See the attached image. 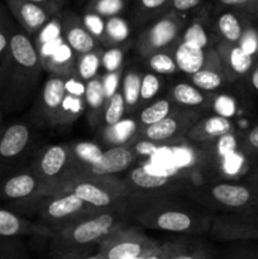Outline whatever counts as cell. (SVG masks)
<instances>
[{
  "label": "cell",
  "instance_id": "1",
  "mask_svg": "<svg viewBox=\"0 0 258 259\" xmlns=\"http://www.w3.org/2000/svg\"><path fill=\"white\" fill-rule=\"evenodd\" d=\"M115 220L111 214H101L95 218L66 227L57 242L60 259H81V250L94 243H100L114 232Z\"/></svg>",
  "mask_w": 258,
  "mask_h": 259
},
{
  "label": "cell",
  "instance_id": "2",
  "mask_svg": "<svg viewBox=\"0 0 258 259\" xmlns=\"http://www.w3.org/2000/svg\"><path fill=\"white\" fill-rule=\"evenodd\" d=\"M158 247L153 240L132 230H114L100 242L103 259H126L147 254Z\"/></svg>",
  "mask_w": 258,
  "mask_h": 259
},
{
  "label": "cell",
  "instance_id": "3",
  "mask_svg": "<svg viewBox=\"0 0 258 259\" xmlns=\"http://www.w3.org/2000/svg\"><path fill=\"white\" fill-rule=\"evenodd\" d=\"M181 29L182 20L180 14L169 10L146 32L142 33L138 40L139 51L143 55H153L161 52V50H166L176 42Z\"/></svg>",
  "mask_w": 258,
  "mask_h": 259
},
{
  "label": "cell",
  "instance_id": "4",
  "mask_svg": "<svg viewBox=\"0 0 258 259\" xmlns=\"http://www.w3.org/2000/svg\"><path fill=\"white\" fill-rule=\"evenodd\" d=\"M7 7L28 35L39 34L53 15L47 8L28 0H7Z\"/></svg>",
  "mask_w": 258,
  "mask_h": 259
},
{
  "label": "cell",
  "instance_id": "5",
  "mask_svg": "<svg viewBox=\"0 0 258 259\" xmlns=\"http://www.w3.org/2000/svg\"><path fill=\"white\" fill-rule=\"evenodd\" d=\"M61 29L66 45L72 52L82 56L95 51V38L86 29L82 19H80L75 13H66L63 15Z\"/></svg>",
  "mask_w": 258,
  "mask_h": 259
},
{
  "label": "cell",
  "instance_id": "6",
  "mask_svg": "<svg viewBox=\"0 0 258 259\" xmlns=\"http://www.w3.org/2000/svg\"><path fill=\"white\" fill-rule=\"evenodd\" d=\"M194 116L195 115H192V114H187V115H180V114L172 115L171 114L163 120L146 126L143 132L144 138H146V141L154 144L172 141V139L181 136L185 131L189 132V129L194 125L192 124L194 123Z\"/></svg>",
  "mask_w": 258,
  "mask_h": 259
},
{
  "label": "cell",
  "instance_id": "7",
  "mask_svg": "<svg viewBox=\"0 0 258 259\" xmlns=\"http://www.w3.org/2000/svg\"><path fill=\"white\" fill-rule=\"evenodd\" d=\"M217 53L225 76L230 80L248 75L254 67V57L245 53L238 45L220 42Z\"/></svg>",
  "mask_w": 258,
  "mask_h": 259
},
{
  "label": "cell",
  "instance_id": "8",
  "mask_svg": "<svg viewBox=\"0 0 258 259\" xmlns=\"http://www.w3.org/2000/svg\"><path fill=\"white\" fill-rule=\"evenodd\" d=\"M30 141V131L25 124L9 125L0 133V169L24 152Z\"/></svg>",
  "mask_w": 258,
  "mask_h": 259
},
{
  "label": "cell",
  "instance_id": "9",
  "mask_svg": "<svg viewBox=\"0 0 258 259\" xmlns=\"http://www.w3.org/2000/svg\"><path fill=\"white\" fill-rule=\"evenodd\" d=\"M210 192L215 201L232 209H242L258 202L257 190L244 185L218 184Z\"/></svg>",
  "mask_w": 258,
  "mask_h": 259
},
{
  "label": "cell",
  "instance_id": "10",
  "mask_svg": "<svg viewBox=\"0 0 258 259\" xmlns=\"http://www.w3.org/2000/svg\"><path fill=\"white\" fill-rule=\"evenodd\" d=\"M8 60L24 68L28 72L37 68L39 63V53L27 33L17 29L13 30L9 40Z\"/></svg>",
  "mask_w": 258,
  "mask_h": 259
},
{
  "label": "cell",
  "instance_id": "11",
  "mask_svg": "<svg viewBox=\"0 0 258 259\" xmlns=\"http://www.w3.org/2000/svg\"><path fill=\"white\" fill-rule=\"evenodd\" d=\"M134 162V153L126 147L116 146L105 151L96 163L89 167L91 175L98 177L110 176L129 168Z\"/></svg>",
  "mask_w": 258,
  "mask_h": 259
},
{
  "label": "cell",
  "instance_id": "12",
  "mask_svg": "<svg viewBox=\"0 0 258 259\" xmlns=\"http://www.w3.org/2000/svg\"><path fill=\"white\" fill-rule=\"evenodd\" d=\"M40 179L37 175L18 174L0 184V195L13 201H24L39 192Z\"/></svg>",
  "mask_w": 258,
  "mask_h": 259
},
{
  "label": "cell",
  "instance_id": "13",
  "mask_svg": "<svg viewBox=\"0 0 258 259\" xmlns=\"http://www.w3.org/2000/svg\"><path fill=\"white\" fill-rule=\"evenodd\" d=\"M249 24L248 14L240 10L230 9L218 15L215 28L223 38V42L229 45H238L242 39L243 33Z\"/></svg>",
  "mask_w": 258,
  "mask_h": 259
},
{
  "label": "cell",
  "instance_id": "14",
  "mask_svg": "<svg viewBox=\"0 0 258 259\" xmlns=\"http://www.w3.org/2000/svg\"><path fill=\"white\" fill-rule=\"evenodd\" d=\"M233 124L230 119L219 115H211L195 123L187 132V137L192 141L202 142L219 139L225 134L233 133Z\"/></svg>",
  "mask_w": 258,
  "mask_h": 259
},
{
  "label": "cell",
  "instance_id": "15",
  "mask_svg": "<svg viewBox=\"0 0 258 259\" xmlns=\"http://www.w3.org/2000/svg\"><path fill=\"white\" fill-rule=\"evenodd\" d=\"M174 60L177 70L186 75H194L206 65L205 50L184 40L176 46Z\"/></svg>",
  "mask_w": 258,
  "mask_h": 259
},
{
  "label": "cell",
  "instance_id": "16",
  "mask_svg": "<svg viewBox=\"0 0 258 259\" xmlns=\"http://www.w3.org/2000/svg\"><path fill=\"white\" fill-rule=\"evenodd\" d=\"M88 204L82 201L78 196H76L73 192L65 195V196L57 197L46 205L43 214L47 219L56 220V222H62V220L71 219L75 215L82 212Z\"/></svg>",
  "mask_w": 258,
  "mask_h": 259
},
{
  "label": "cell",
  "instance_id": "17",
  "mask_svg": "<svg viewBox=\"0 0 258 259\" xmlns=\"http://www.w3.org/2000/svg\"><path fill=\"white\" fill-rule=\"evenodd\" d=\"M68 162V152L62 146H51L42 153L38 161V171L35 175L38 177L53 179L58 176Z\"/></svg>",
  "mask_w": 258,
  "mask_h": 259
},
{
  "label": "cell",
  "instance_id": "18",
  "mask_svg": "<svg viewBox=\"0 0 258 259\" xmlns=\"http://www.w3.org/2000/svg\"><path fill=\"white\" fill-rule=\"evenodd\" d=\"M76 196L80 197L85 204L95 207L110 206L114 202V195L101 185L94 181H81L75 185L72 190Z\"/></svg>",
  "mask_w": 258,
  "mask_h": 259
},
{
  "label": "cell",
  "instance_id": "19",
  "mask_svg": "<svg viewBox=\"0 0 258 259\" xmlns=\"http://www.w3.org/2000/svg\"><path fill=\"white\" fill-rule=\"evenodd\" d=\"M67 93H66V81L60 76L51 77L45 83L42 91V105L50 115L60 113L62 110L63 101H65Z\"/></svg>",
  "mask_w": 258,
  "mask_h": 259
},
{
  "label": "cell",
  "instance_id": "20",
  "mask_svg": "<svg viewBox=\"0 0 258 259\" xmlns=\"http://www.w3.org/2000/svg\"><path fill=\"white\" fill-rule=\"evenodd\" d=\"M225 78H227V76H225L222 63L219 61L215 65V67L207 65L206 62L204 68H201L196 73L191 75V82L200 91L210 93V91H215L222 88L225 82Z\"/></svg>",
  "mask_w": 258,
  "mask_h": 259
},
{
  "label": "cell",
  "instance_id": "21",
  "mask_svg": "<svg viewBox=\"0 0 258 259\" xmlns=\"http://www.w3.org/2000/svg\"><path fill=\"white\" fill-rule=\"evenodd\" d=\"M40 230L42 229L33 227L14 212L0 209V238L7 239V238L29 234V233H42Z\"/></svg>",
  "mask_w": 258,
  "mask_h": 259
},
{
  "label": "cell",
  "instance_id": "22",
  "mask_svg": "<svg viewBox=\"0 0 258 259\" xmlns=\"http://www.w3.org/2000/svg\"><path fill=\"white\" fill-rule=\"evenodd\" d=\"M192 224L194 222L190 215H187L186 212L177 211V210H167L157 215L154 219L156 228L164 232L184 233L191 229Z\"/></svg>",
  "mask_w": 258,
  "mask_h": 259
},
{
  "label": "cell",
  "instance_id": "23",
  "mask_svg": "<svg viewBox=\"0 0 258 259\" xmlns=\"http://www.w3.org/2000/svg\"><path fill=\"white\" fill-rule=\"evenodd\" d=\"M129 180L134 186L143 190L161 189L169 182L168 175L154 174L149 171L147 167H136L132 169Z\"/></svg>",
  "mask_w": 258,
  "mask_h": 259
},
{
  "label": "cell",
  "instance_id": "24",
  "mask_svg": "<svg viewBox=\"0 0 258 259\" xmlns=\"http://www.w3.org/2000/svg\"><path fill=\"white\" fill-rule=\"evenodd\" d=\"M172 96H174L175 101L182 106H187V108H196V106L204 105L205 95L202 91L195 88L194 85L190 83H177L172 90Z\"/></svg>",
  "mask_w": 258,
  "mask_h": 259
},
{
  "label": "cell",
  "instance_id": "25",
  "mask_svg": "<svg viewBox=\"0 0 258 259\" xmlns=\"http://www.w3.org/2000/svg\"><path fill=\"white\" fill-rule=\"evenodd\" d=\"M171 101L167 100V99H159V100L154 101L153 104L147 106L144 110H142L141 115H139V120L143 125L149 126L152 124H156L166 119L167 116L171 115Z\"/></svg>",
  "mask_w": 258,
  "mask_h": 259
},
{
  "label": "cell",
  "instance_id": "26",
  "mask_svg": "<svg viewBox=\"0 0 258 259\" xmlns=\"http://www.w3.org/2000/svg\"><path fill=\"white\" fill-rule=\"evenodd\" d=\"M126 5V0H91L88 4V13L100 18L119 17Z\"/></svg>",
  "mask_w": 258,
  "mask_h": 259
},
{
  "label": "cell",
  "instance_id": "27",
  "mask_svg": "<svg viewBox=\"0 0 258 259\" xmlns=\"http://www.w3.org/2000/svg\"><path fill=\"white\" fill-rule=\"evenodd\" d=\"M141 81L142 77L136 71H128L123 77L121 85V95L124 98L125 106L133 108L139 100L141 95Z\"/></svg>",
  "mask_w": 258,
  "mask_h": 259
},
{
  "label": "cell",
  "instance_id": "28",
  "mask_svg": "<svg viewBox=\"0 0 258 259\" xmlns=\"http://www.w3.org/2000/svg\"><path fill=\"white\" fill-rule=\"evenodd\" d=\"M137 132V123L132 119H121L119 123L108 126L106 129V138L114 144L125 143L133 137Z\"/></svg>",
  "mask_w": 258,
  "mask_h": 259
},
{
  "label": "cell",
  "instance_id": "29",
  "mask_svg": "<svg viewBox=\"0 0 258 259\" xmlns=\"http://www.w3.org/2000/svg\"><path fill=\"white\" fill-rule=\"evenodd\" d=\"M129 24L120 17L110 18L105 22V30H104L103 39L111 43L124 42L129 37Z\"/></svg>",
  "mask_w": 258,
  "mask_h": 259
},
{
  "label": "cell",
  "instance_id": "30",
  "mask_svg": "<svg viewBox=\"0 0 258 259\" xmlns=\"http://www.w3.org/2000/svg\"><path fill=\"white\" fill-rule=\"evenodd\" d=\"M100 66L101 57H99L98 52L93 51V52L81 56L77 63V73L81 80L89 82V81L96 77Z\"/></svg>",
  "mask_w": 258,
  "mask_h": 259
},
{
  "label": "cell",
  "instance_id": "31",
  "mask_svg": "<svg viewBox=\"0 0 258 259\" xmlns=\"http://www.w3.org/2000/svg\"><path fill=\"white\" fill-rule=\"evenodd\" d=\"M72 152L76 159H78L81 163L88 164L89 167L96 163L104 153L103 149L98 144L91 143V142H80V143H76L73 146Z\"/></svg>",
  "mask_w": 258,
  "mask_h": 259
},
{
  "label": "cell",
  "instance_id": "32",
  "mask_svg": "<svg viewBox=\"0 0 258 259\" xmlns=\"http://www.w3.org/2000/svg\"><path fill=\"white\" fill-rule=\"evenodd\" d=\"M13 30H14V27H13L4 7L0 4V70H3L5 60L8 57L9 40Z\"/></svg>",
  "mask_w": 258,
  "mask_h": 259
},
{
  "label": "cell",
  "instance_id": "33",
  "mask_svg": "<svg viewBox=\"0 0 258 259\" xmlns=\"http://www.w3.org/2000/svg\"><path fill=\"white\" fill-rule=\"evenodd\" d=\"M182 40L205 50L209 46V34L205 29L204 23L200 19L194 20L182 34Z\"/></svg>",
  "mask_w": 258,
  "mask_h": 259
},
{
  "label": "cell",
  "instance_id": "34",
  "mask_svg": "<svg viewBox=\"0 0 258 259\" xmlns=\"http://www.w3.org/2000/svg\"><path fill=\"white\" fill-rule=\"evenodd\" d=\"M85 98L86 104L90 109L93 110H98L103 106V104L105 103V93H104L103 88V81L101 78H93L89 82H86L85 85Z\"/></svg>",
  "mask_w": 258,
  "mask_h": 259
},
{
  "label": "cell",
  "instance_id": "35",
  "mask_svg": "<svg viewBox=\"0 0 258 259\" xmlns=\"http://www.w3.org/2000/svg\"><path fill=\"white\" fill-rule=\"evenodd\" d=\"M124 113H125V103H124V98L121 93L118 91L115 95L109 99V103L106 105L105 113H104L106 125L111 126L114 124L119 123L123 119Z\"/></svg>",
  "mask_w": 258,
  "mask_h": 259
},
{
  "label": "cell",
  "instance_id": "36",
  "mask_svg": "<svg viewBox=\"0 0 258 259\" xmlns=\"http://www.w3.org/2000/svg\"><path fill=\"white\" fill-rule=\"evenodd\" d=\"M148 66L153 72L159 75H171L177 71L175 60L164 52H157L148 58Z\"/></svg>",
  "mask_w": 258,
  "mask_h": 259
},
{
  "label": "cell",
  "instance_id": "37",
  "mask_svg": "<svg viewBox=\"0 0 258 259\" xmlns=\"http://www.w3.org/2000/svg\"><path fill=\"white\" fill-rule=\"evenodd\" d=\"M169 3L171 0H137V15L143 19L158 15L169 9Z\"/></svg>",
  "mask_w": 258,
  "mask_h": 259
},
{
  "label": "cell",
  "instance_id": "38",
  "mask_svg": "<svg viewBox=\"0 0 258 259\" xmlns=\"http://www.w3.org/2000/svg\"><path fill=\"white\" fill-rule=\"evenodd\" d=\"M212 109H214L215 115L230 119L237 113V103H235L234 98L223 94V95L215 98L214 103H212Z\"/></svg>",
  "mask_w": 258,
  "mask_h": 259
},
{
  "label": "cell",
  "instance_id": "39",
  "mask_svg": "<svg viewBox=\"0 0 258 259\" xmlns=\"http://www.w3.org/2000/svg\"><path fill=\"white\" fill-rule=\"evenodd\" d=\"M124 60V52L119 47L110 48L105 51L101 56V66L108 73L118 72L121 68V63Z\"/></svg>",
  "mask_w": 258,
  "mask_h": 259
},
{
  "label": "cell",
  "instance_id": "40",
  "mask_svg": "<svg viewBox=\"0 0 258 259\" xmlns=\"http://www.w3.org/2000/svg\"><path fill=\"white\" fill-rule=\"evenodd\" d=\"M161 88V81L154 73H146L141 81V95L139 99L143 101H149L158 94Z\"/></svg>",
  "mask_w": 258,
  "mask_h": 259
},
{
  "label": "cell",
  "instance_id": "41",
  "mask_svg": "<svg viewBox=\"0 0 258 259\" xmlns=\"http://www.w3.org/2000/svg\"><path fill=\"white\" fill-rule=\"evenodd\" d=\"M240 48L252 57L258 55V32L253 27L248 25L247 29L243 33L242 39L238 43Z\"/></svg>",
  "mask_w": 258,
  "mask_h": 259
},
{
  "label": "cell",
  "instance_id": "42",
  "mask_svg": "<svg viewBox=\"0 0 258 259\" xmlns=\"http://www.w3.org/2000/svg\"><path fill=\"white\" fill-rule=\"evenodd\" d=\"M218 4L230 9L240 10L248 15H258V0H217Z\"/></svg>",
  "mask_w": 258,
  "mask_h": 259
},
{
  "label": "cell",
  "instance_id": "43",
  "mask_svg": "<svg viewBox=\"0 0 258 259\" xmlns=\"http://www.w3.org/2000/svg\"><path fill=\"white\" fill-rule=\"evenodd\" d=\"M83 25L86 27V29L90 32V34L94 38H104V30H105V22L103 20V18L98 17L95 14H88L85 15V18L82 19Z\"/></svg>",
  "mask_w": 258,
  "mask_h": 259
},
{
  "label": "cell",
  "instance_id": "44",
  "mask_svg": "<svg viewBox=\"0 0 258 259\" xmlns=\"http://www.w3.org/2000/svg\"><path fill=\"white\" fill-rule=\"evenodd\" d=\"M237 147H238L237 138H235V136L233 133L225 134V136L220 137L217 142L218 154H219L223 159L227 158V157L230 156V154L235 153Z\"/></svg>",
  "mask_w": 258,
  "mask_h": 259
},
{
  "label": "cell",
  "instance_id": "45",
  "mask_svg": "<svg viewBox=\"0 0 258 259\" xmlns=\"http://www.w3.org/2000/svg\"><path fill=\"white\" fill-rule=\"evenodd\" d=\"M119 80H120V72H110L106 73L101 81H103V88L104 93H105V98L110 99L111 96L115 95L118 93V86H119Z\"/></svg>",
  "mask_w": 258,
  "mask_h": 259
},
{
  "label": "cell",
  "instance_id": "46",
  "mask_svg": "<svg viewBox=\"0 0 258 259\" xmlns=\"http://www.w3.org/2000/svg\"><path fill=\"white\" fill-rule=\"evenodd\" d=\"M181 245L177 244H164V245H158L156 249L152 250L146 259H169L175 253H177L179 250H181Z\"/></svg>",
  "mask_w": 258,
  "mask_h": 259
},
{
  "label": "cell",
  "instance_id": "47",
  "mask_svg": "<svg viewBox=\"0 0 258 259\" xmlns=\"http://www.w3.org/2000/svg\"><path fill=\"white\" fill-rule=\"evenodd\" d=\"M202 0H171L169 3V10L176 14H182V13L191 12L196 9Z\"/></svg>",
  "mask_w": 258,
  "mask_h": 259
},
{
  "label": "cell",
  "instance_id": "48",
  "mask_svg": "<svg viewBox=\"0 0 258 259\" xmlns=\"http://www.w3.org/2000/svg\"><path fill=\"white\" fill-rule=\"evenodd\" d=\"M66 93L75 98L85 95V85L82 82H78L75 78H70L66 81Z\"/></svg>",
  "mask_w": 258,
  "mask_h": 259
},
{
  "label": "cell",
  "instance_id": "49",
  "mask_svg": "<svg viewBox=\"0 0 258 259\" xmlns=\"http://www.w3.org/2000/svg\"><path fill=\"white\" fill-rule=\"evenodd\" d=\"M68 58H71V50L66 45H61L60 48L52 56H50L51 62L60 63V65L61 63H65Z\"/></svg>",
  "mask_w": 258,
  "mask_h": 259
},
{
  "label": "cell",
  "instance_id": "50",
  "mask_svg": "<svg viewBox=\"0 0 258 259\" xmlns=\"http://www.w3.org/2000/svg\"><path fill=\"white\" fill-rule=\"evenodd\" d=\"M245 147L249 152H258V125L253 126L244 138Z\"/></svg>",
  "mask_w": 258,
  "mask_h": 259
},
{
  "label": "cell",
  "instance_id": "51",
  "mask_svg": "<svg viewBox=\"0 0 258 259\" xmlns=\"http://www.w3.org/2000/svg\"><path fill=\"white\" fill-rule=\"evenodd\" d=\"M0 259H17L14 245L4 238H0Z\"/></svg>",
  "mask_w": 258,
  "mask_h": 259
},
{
  "label": "cell",
  "instance_id": "52",
  "mask_svg": "<svg viewBox=\"0 0 258 259\" xmlns=\"http://www.w3.org/2000/svg\"><path fill=\"white\" fill-rule=\"evenodd\" d=\"M169 259H209L206 253L201 249L192 250V252H184V250H179L175 253Z\"/></svg>",
  "mask_w": 258,
  "mask_h": 259
},
{
  "label": "cell",
  "instance_id": "53",
  "mask_svg": "<svg viewBox=\"0 0 258 259\" xmlns=\"http://www.w3.org/2000/svg\"><path fill=\"white\" fill-rule=\"evenodd\" d=\"M242 166V159L235 153L230 154L224 158V168L227 172H237Z\"/></svg>",
  "mask_w": 258,
  "mask_h": 259
},
{
  "label": "cell",
  "instance_id": "54",
  "mask_svg": "<svg viewBox=\"0 0 258 259\" xmlns=\"http://www.w3.org/2000/svg\"><path fill=\"white\" fill-rule=\"evenodd\" d=\"M137 153L143 154V156H152L157 152V147L154 143H151L148 141H141L136 146Z\"/></svg>",
  "mask_w": 258,
  "mask_h": 259
},
{
  "label": "cell",
  "instance_id": "55",
  "mask_svg": "<svg viewBox=\"0 0 258 259\" xmlns=\"http://www.w3.org/2000/svg\"><path fill=\"white\" fill-rule=\"evenodd\" d=\"M225 259H258L257 249H240L232 253L229 257Z\"/></svg>",
  "mask_w": 258,
  "mask_h": 259
},
{
  "label": "cell",
  "instance_id": "56",
  "mask_svg": "<svg viewBox=\"0 0 258 259\" xmlns=\"http://www.w3.org/2000/svg\"><path fill=\"white\" fill-rule=\"evenodd\" d=\"M28 2L35 3V4H39V5H42V7L47 8V9L50 10L53 15L57 14L61 9V7H60V4L57 3V0H28Z\"/></svg>",
  "mask_w": 258,
  "mask_h": 259
},
{
  "label": "cell",
  "instance_id": "57",
  "mask_svg": "<svg viewBox=\"0 0 258 259\" xmlns=\"http://www.w3.org/2000/svg\"><path fill=\"white\" fill-rule=\"evenodd\" d=\"M249 73L250 85H252V88L258 93V65H255Z\"/></svg>",
  "mask_w": 258,
  "mask_h": 259
},
{
  "label": "cell",
  "instance_id": "58",
  "mask_svg": "<svg viewBox=\"0 0 258 259\" xmlns=\"http://www.w3.org/2000/svg\"><path fill=\"white\" fill-rule=\"evenodd\" d=\"M249 184H250V187H253V189L258 191V169L252 175V176H250Z\"/></svg>",
  "mask_w": 258,
  "mask_h": 259
},
{
  "label": "cell",
  "instance_id": "59",
  "mask_svg": "<svg viewBox=\"0 0 258 259\" xmlns=\"http://www.w3.org/2000/svg\"><path fill=\"white\" fill-rule=\"evenodd\" d=\"M85 259H103V258H101L100 254H96V255H93V257H88Z\"/></svg>",
  "mask_w": 258,
  "mask_h": 259
},
{
  "label": "cell",
  "instance_id": "60",
  "mask_svg": "<svg viewBox=\"0 0 258 259\" xmlns=\"http://www.w3.org/2000/svg\"><path fill=\"white\" fill-rule=\"evenodd\" d=\"M151 253V252H149ZM149 253H147V254H144V255H141V257H136V258H126V259H146V257L147 255L149 254Z\"/></svg>",
  "mask_w": 258,
  "mask_h": 259
},
{
  "label": "cell",
  "instance_id": "61",
  "mask_svg": "<svg viewBox=\"0 0 258 259\" xmlns=\"http://www.w3.org/2000/svg\"><path fill=\"white\" fill-rule=\"evenodd\" d=\"M57 3L60 4V7H62V4L65 3V0H57Z\"/></svg>",
  "mask_w": 258,
  "mask_h": 259
},
{
  "label": "cell",
  "instance_id": "62",
  "mask_svg": "<svg viewBox=\"0 0 258 259\" xmlns=\"http://www.w3.org/2000/svg\"><path fill=\"white\" fill-rule=\"evenodd\" d=\"M2 77H3V70H0V85H2Z\"/></svg>",
  "mask_w": 258,
  "mask_h": 259
},
{
  "label": "cell",
  "instance_id": "63",
  "mask_svg": "<svg viewBox=\"0 0 258 259\" xmlns=\"http://www.w3.org/2000/svg\"><path fill=\"white\" fill-rule=\"evenodd\" d=\"M257 228H258V222H257Z\"/></svg>",
  "mask_w": 258,
  "mask_h": 259
}]
</instances>
